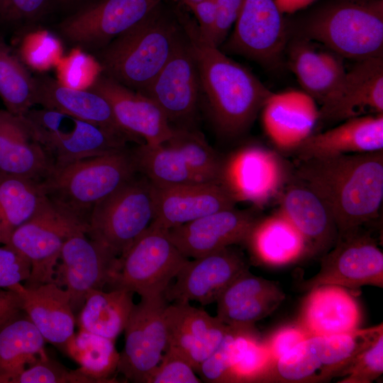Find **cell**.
<instances>
[{"instance_id": "cell-24", "label": "cell", "mask_w": 383, "mask_h": 383, "mask_svg": "<svg viewBox=\"0 0 383 383\" xmlns=\"http://www.w3.org/2000/svg\"><path fill=\"white\" fill-rule=\"evenodd\" d=\"M383 150V113L347 119L311 133L293 150L299 161L326 156Z\"/></svg>"}, {"instance_id": "cell-36", "label": "cell", "mask_w": 383, "mask_h": 383, "mask_svg": "<svg viewBox=\"0 0 383 383\" xmlns=\"http://www.w3.org/2000/svg\"><path fill=\"white\" fill-rule=\"evenodd\" d=\"M131 152L138 172L155 185L209 182L192 170L175 150L165 143H142Z\"/></svg>"}, {"instance_id": "cell-3", "label": "cell", "mask_w": 383, "mask_h": 383, "mask_svg": "<svg viewBox=\"0 0 383 383\" xmlns=\"http://www.w3.org/2000/svg\"><path fill=\"white\" fill-rule=\"evenodd\" d=\"M184 34L177 15L162 3L118 35L101 52L104 74L143 94L170 58Z\"/></svg>"}, {"instance_id": "cell-31", "label": "cell", "mask_w": 383, "mask_h": 383, "mask_svg": "<svg viewBox=\"0 0 383 383\" xmlns=\"http://www.w3.org/2000/svg\"><path fill=\"white\" fill-rule=\"evenodd\" d=\"M300 320L301 326L309 335H328L358 328L361 311L346 288L323 284L309 290Z\"/></svg>"}, {"instance_id": "cell-15", "label": "cell", "mask_w": 383, "mask_h": 383, "mask_svg": "<svg viewBox=\"0 0 383 383\" xmlns=\"http://www.w3.org/2000/svg\"><path fill=\"white\" fill-rule=\"evenodd\" d=\"M164 0H99L64 21L60 26L70 42L104 48L138 23Z\"/></svg>"}, {"instance_id": "cell-41", "label": "cell", "mask_w": 383, "mask_h": 383, "mask_svg": "<svg viewBox=\"0 0 383 383\" xmlns=\"http://www.w3.org/2000/svg\"><path fill=\"white\" fill-rule=\"evenodd\" d=\"M272 362L267 345L256 339L252 328H238L230 374L239 378L252 377L263 372Z\"/></svg>"}, {"instance_id": "cell-38", "label": "cell", "mask_w": 383, "mask_h": 383, "mask_svg": "<svg viewBox=\"0 0 383 383\" xmlns=\"http://www.w3.org/2000/svg\"><path fill=\"white\" fill-rule=\"evenodd\" d=\"M382 331L381 323L374 327L357 328L346 333L310 335L321 364L318 380L340 374L356 355Z\"/></svg>"}, {"instance_id": "cell-12", "label": "cell", "mask_w": 383, "mask_h": 383, "mask_svg": "<svg viewBox=\"0 0 383 383\" xmlns=\"http://www.w3.org/2000/svg\"><path fill=\"white\" fill-rule=\"evenodd\" d=\"M121 267V258L102 244L79 232L65 243L55 268V283L65 287L75 314L87 294L110 285Z\"/></svg>"}, {"instance_id": "cell-56", "label": "cell", "mask_w": 383, "mask_h": 383, "mask_svg": "<svg viewBox=\"0 0 383 383\" xmlns=\"http://www.w3.org/2000/svg\"><path fill=\"white\" fill-rule=\"evenodd\" d=\"M62 1H72V0H62Z\"/></svg>"}, {"instance_id": "cell-21", "label": "cell", "mask_w": 383, "mask_h": 383, "mask_svg": "<svg viewBox=\"0 0 383 383\" xmlns=\"http://www.w3.org/2000/svg\"><path fill=\"white\" fill-rule=\"evenodd\" d=\"M259 219L248 210H220L172 228L167 235L186 257L197 258L246 242Z\"/></svg>"}, {"instance_id": "cell-46", "label": "cell", "mask_w": 383, "mask_h": 383, "mask_svg": "<svg viewBox=\"0 0 383 383\" xmlns=\"http://www.w3.org/2000/svg\"><path fill=\"white\" fill-rule=\"evenodd\" d=\"M238 328L228 326L216 350L199 365L196 373L206 382H221L231 373L233 343Z\"/></svg>"}, {"instance_id": "cell-22", "label": "cell", "mask_w": 383, "mask_h": 383, "mask_svg": "<svg viewBox=\"0 0 383 383\" xmlns=\"http://www.w3.org/2000/svg\"><path fill=\"white\" fill-rule=\"evenodd\" d=\"M279 194V211L304 238L308 255H323L335 245L338 230L320 196L293 177Z\"/></svg>"}, {"instance_id": "cell-23", "label": "cell", "mask_w": 383, "mask_h": 383, "mask_svg": "<svg viewBox=\"0 0 383 383\" xmlns=\"http://www.w3.org/2000/svg\"><path fill=\"white\" fill-rule=\"evenodd\" d=\"M165 318L167 345L181 353L196 373L199 365L218 347L228 326L189 302L167 304Z\"/></svg>"}, {"instance_id": "cell-45", "label": "cell", "mask_w": 383, "mask_h": 383, "mask_svg": "<svg viewBox=\"0 0 383 383\" xmlns=\"http://www.w3.org/2000/svg\"><path fill=\"white\" fill-rule=\"evenodd\" d=\"M191 363L175 349L168 347L151 373L148 383H199Z\"/></svg>"}, {"instance_id": "cell-30", "label": "cell", "mask_w": 383, "mask_h": 383, "mask_svg": "<svg viewBox=\"0 0 383 383\" xmlns=\"http://www.w3.org/2000/svg\"><path fill=\"white\" fill-rule=\"evenodd\" d=\"M34 81L35 104L101 126L136 141L121 128L110 104L99 94L88 89L70 87L49 76L34 77Z\"/></svg>"}, {"instance_id": "cell-7", "label": "cell", "mask_w": 383, "mask_h": 383, "mask_svg": "<svg viewBox=\"0 0 383 383\" xmlns=\"http://www.w3.org/2000/svg\"><path fill=\"white\" fill-rule=\"evenodd\" d=\"M87 231V223L45 196L33 216L6 244L30 263V276L23 285L34 288L55 282V268L65 243L73 235Z\"/></svg>"}, {"instance_id": "cell-28", "label": "cell", "mask_w": 383, "mask_h": 383, "mask_svg": "<svg viewBox=\"0 0 383 383\" xmlns=\"http://www.w3.org/2000/svg\"><path fill=\"white\" fill-rule=\"evenodd\" d=\"M285 52L287 65L303 91L322 105L345 75L343 58L329 50L318 49L312 41L295 35L288 40Z\"/></svg>"}, {"instance_id": "cell-5", "label": "cell", "mask_w": 383, "mask_h": 383, "mask_svg": "<svg viewBox=\"0 0 383 383\" xmlns=\"http://www.w3.org/2000/svg\"><path fill=\"white\" fill-rule=\"evenodd\" d=\"M138 173L128 148L54 167L40 182L45 196L87 224L98 202Z\"/></svg>"}, {"instance_id": "cell-8", "label": "cell", "mask_w": 383, "mask_h": 383, "mask_svg": "<svg viewBox=\"0 0 383 383\" xmlns=\"http://www.w3.org/2000/svg\"><path fill=\"white\" fill-rule=\"evenodd\" d=\"M26 116L34 138L50 155L54 167L126 149V143L131 140L55 110L30 109Z\"/></svg>"}, {"instance_id": "cell-54", "label": "cell", "mask_w": 383, "mask_h": 383, "mask_svg": "<svg viewBox=\"0 0 383 383\" xmlns=\"http://www.w3.org/2000/svg\"><path fill=\"white\" fill-rule=\"evenodd\" d=\"M8 6V0H0V14L2 16H6Z\"/></svg>"}, {"instance_id": "cell-49", "label": "cell", "mask_w": 383, "mask_h": 383, "mask_svg": "<svg viewBox=\"0 0 383 383\" xmlns=\"http://www.w3.org/2000/svg\"><path fill=\"white\" fill-rule=\"evenodd\" d=\"M309 336V335L301 326H288L277 330L266 343L272 362Z\"/></svg>"}, {"instance_id": "cell-26", "label": "cell", "mask_w": 383, "mask_h": 383, "mask_svg": "<svg viewBox=\"0 0 383 383\" xmlns=\"http://www.w3.org/2000/svg\"><path fill=\"white\" fill-rule=\"evenodd\" d=\"M53 168L25 116L0 111V174L41 182Z\"/></svg>"}, {"instance_id": "cell-19", "label": "cell", "mask_w": 383, "mask_h": 383, "mask_svg": "<svg viewBox=\"0 0 383 383\" xmlns=\"http://www.w3.org/2000/svg\"><path fill=\"white\" fill-rule=\"evenodd\" d=\"M152 188L155 212L150 226L164 231L233 208L237 202L221 182L172 186L152 184Z\"/></svg>"}, {"instance_id": "cell-29", "label": "cell", "mask_w": 383, "mask_h": 383, "mask_svg": "<svg viewBox=\"0 0 383 383\" xmlns=\"http://www.w3.org/2000/svg\"><path fill=\"white\" fill-rule=\"evenodd\" d=\"M9 289L16 292L22 300V310L45 341L62 350L74 333L75 314L68 292L55 282L34 288L18 283Z\"/></svg>"}, {"instance_id": "cell-20", "label": "cell", "mask_w": 383, "mask_h": 383, "mask_svg": "<svg viewBox=\"0 0 383 383\" xmlns=\"http://www.w3.org/2000/svg\"><path fill=\"white\" fill-rule=\"evenodd\" d=\"M383 113V57L355 62L339 87L319 108L318 123H339Z\"/></svg>"}, {"instance_id": "cell-25", "label": "cell", "mask_w": 383, "mask_h": 383, "mask_svg": "<svg viewBox=\"0 0 383 383\" xmlns=\"http://www.w3.org/2000/svg\"><path fill=\"white\" fill-rule=\"evenodd\" d=\"M284 299V294L277 284L248 270L217 299L216 317L228 326L252 328L256 321L274 311Z\"/></svg>"}, {"instance_id": "cell-40", "label": "cell", "mask_w": 383, "mask_h": 383, "mask_svg": "<svg viewBox=\"0 0 383 383\" xmlns=\"http://www.w3.org/2000/svg\"><path fill=\"white\" fill-rule=\"evenodd\" d=\"M163 143L175 150L206 180L221 182L223 160L201 135L189 128H174L172 137Z\"/></svg>"}, {"instance_id": "cell-10", "label": "cell", "mask_w": 383, "mask_h": 383, "mask_svg": "<svg viewBox=\"0 0 383 383\" xmlns=\"http://www.w3.org/2000/svg\"><path fill=\"white\" fill-rule=\"evenodd\" d=\"M323 284L357 289L383 287V253L362 227L339 233L335 245L321 256L318 272L302 282L303 290Z\"/></svg>"}, {"instance_id": "cell-33", "label": "cell", "mask_w": 383, "mask_h": 383, "mask_svg": "<svg viewBox=\"0 0 383 383\" xmlns=\"http://www.w3.org/2000/svg\"><path fill=\"white\" fill-rule=\"evenodd\" d=\"M21 313L0 327V383H10L38 359L47 355L45 340L29 318Z\"/></svg>"}, {"instance_id": "cell-53", "label": "cell", "mask_w": 383, "mask_h": 383, "mask_svg": "<svg viewBox=\"0 0 383 383\" xmlns=\"http://www.w3.org/2000/svg\"><path fill=\"white\" fill-rule=\"evenodd\" d=\"M282 13H292L310 5L315 0H274Z\"/></svg>"}, {"instance_id": "cell-34", "label": "cell", "mask_w": 383, "mask_h": 383, "mask_svg": "<svg viewBox=\"0 0 383 383\" xmlns=\"http://www.w3.org/2000/svg\"><path fill=\"white\" fill-rule=\"evenodd\" d=\"M133 294L125 289L89 292L79 312V328L115 340L129 319L135 304Z\"/></svg>"}, {"instance_id": "cell-43", "label": "cell", "mask_w": 383, "mask_h": 383, "mask_svg": "<svg viewBox=\"0 0 383 383\" xmlns=\"http://www.w3.org/2000/svg\"><path fill=\"white\" fill-rule=\"evenodd\" d=\"M79 369L70 370L50 359L48 355L40 357L10 383H95Z\"/></svg>"}, {"instance_id": "cell-18", "label": "cell", "mask_w": 383, "mask_h": 383, "mask_svg": "<svg viewBox=\"0 0 383 383\" xmlns=\"http://www.w3.org/2000/svg\"><path fill=\"white\" fill-rule=\"evenodd\" d=\"M104 96L110 104L115 118L137 142L150 145L162 144L174 132L167 116L150 97L131 89L102 74L87 87Z\"/></svg>"}, {"instance_id": "cell-17", "label": "cell", "mask_w": 383, "mask_h": 383, "mask_svg": "<svg viewBox=\"0 0 383 383\" xmlns=\"http://www.w3.org/2000/svg\"><path fill=\"white\" fill-rule=\"evenodd\" d=\"M249 270L243 255L229 247L188 260L170 284L164 296L167 301H194L205 306L216 302L223 290Z\"/></svg>"}, {"instance_id": "cell-42", "label": "cell", "mask_w": 383, "mask_h": 383, "mask_svg": "<svg viewBox=\"0 0 383 383\" xmlns=\"http://www.w3.org/2000/svg\"><path fill=\"white\" fill-rule=\"evenodd\" d=\"M272 364L277 378L287 382L317 379L321 369L310 335Z\"/></svg>"}, {"instance_id": "cell-13", "label": "cell", "mask_w": 383, "mask_h": 383, "mask_svg": "<svg viewBox=\"0 0 383 383\" xmlns=\"http://www.w3.org/2000/svg\"><path fill=\"white\" fill-rule=\"evenodd\" d=\"M164 296L141 298L134 304L125 327V345L117 370L127 379L148 383L167 345Z\"/></svg>"}, {"instance_id": "cell-11", "label": "cell", "mask_w": 383, "mask_h": 383, "mask_svg": "<svg viewBox=\"0 0 383 383\" xmlns=\"http://www.w3.org/2000/svg\"><path fill=\"white\" fill-rule=\"evenodd\" d=\"M282 15L274 0H245L223 50L271 70L279 68L289 40Z\"/></svg>"}, {"instance_id": "cell-39", "label": "cell", "mask_w": 383, "mask_h": 383, "mask_svg": "<svg viewBox=\"0 0 383 383\" xmlns=\"http://www.w3.org/2000/svg\"><path fill=\"white\" fill-rule=\"evenodd\" d=\"M0 96L7 111L24 116L35 105V81L0 38Z\"/></svg>"}, {"instance_id": "cell-1", "label": "cell", "mask_w": 383, "mask_h": 383, "mask_svg": "<svg viewBox=\"0 0 383 383\" xmlns=\"http://www.w3.org/2000/svg\"><path fill=\"white\" fill-rule=\"evenodd\" d=\"M294 176L331 212L338 234L375 219L383 200V150L299 161Z\"/></svg>"}, {"instance_id": "cell-9", "label": "cell", "mask_w": 383, "mask_h": 383, "mask_svg": "<svg viewBox=\"0 0 383 383\" xmlns=\"http://www.w3.org/2000/svg\"><path fill=\"white\" fill-rule=\"evenodd\" d=\"M111 289H125L140 298L164 296L189 258L169 238L167 231L150 226L121 256Z\"/></svg>"}, {"instance_id": "cell-16", "label": "cell", "mask_w": 383, "mask_h": 383, "mask_svg": "<svg viewBox=\"0 0 383 383\" xmlns=\"http://www.w3.org/2000/svg\"><path fill=\"white\" fill-rule=\"evenodd\" d=\"M143 94L161 108L170 123H178L181 124L178 128H188L201 93L196 64L185 32L169 60Z\"/></svg>"}, {"instance_id": "cell-44", "label": "cell", "mask_w": 383, "mask_h": 383, "mask_svg": "<svg viewBox=\"0 0 383 383\" xmlns=\"http://www.w3.org/2000/svg\"><path fill=\"white\" fill-rule=\"evenodd\" d=\"M383 372V331L341 372L345 383H369Z\"/></svg>"}, {"instance_id": "cell-50", "label": "cell", "mask_w": 383, "mask_h": 383, "mask_svg": "<svg viewBox=\"0 0 383 383\" xmlns=\"http://www.w3.org/2000/svg\"><path fill=\"white\" fill-rule=\"evenodd\" d=\"M193 13L200 38L211 45L216 18L215 0H202L188 8Z\"/></svg>"}, {"instance_id": "cell-32", "label": "cell", "mask_w": 383, "mask_h": 383, "mask_svg": "<svg viewBox=\"0 0 383 383\" xmlns=\"http://www.w3.org/2000/svg\"><path fill=\"white\" fill-rule=\"evenodd\" d=\"M246 242L254 255L270 265H284L308 255L304 238L279 211L258 220Z\"/></svg>"}, {"instance_id": "cell-2", "label": "cell", "mask_w": 383, "mask_h": 383, "mask_svg": "<svg viewBox=\"0 0 383 383\" xmlns=\"http://www.w3.org/2000/svg\"><path fill=\"white\" fill-rule=\"evenodd\" d=\"M196 64L201 93L218 131L237 137L253 123L271 92L250 70L202 40L196 22L177 11Z\"/></svg>"}, {"instance_id": "cell-55", "label": "cell", "mask_w": 383, "mask_h": 383, "mask_svg": "<svg viewBox=\"0 0 383 383\" xmlns=\"http://www.w3.org/2000/svg\"><path fill=\"white\" fill-rule=\"evenodd\" d=\"M181 5L187 7V9L192 5L201 1L202 0H178Z\"/></svg>"}, {"instance_id": "cell-6", "label": "cell", "mask_w": 383, "mask_h": 383, "mask_svg": "<svg viewBox=\"0 0 383 383\" xmlns=\"http://www.w3.org/2000/svg\"><path fill=\"white\" fill-rule=\"evenodd\" d=\"M152 184L137 173L93 209L87 235L121 257L154 218Z\"/></svg>"}, {"instance_id": "cell-14", "label": "cell", "mask_w": 383, "mask_h": 383, "mask_svg": "<svg viewBox=\"0 0 383 383\" xmlns=\"http://www.w3.org/2000/svg\"><path fill=\"white\" fill-rule=\"evenodd\" d=\"M282 158L260 146H249L223 161L221 182L236 201L266 204L279 195L288 180Z\"/></svg>"}, {"instance_id": "cell-52", "label": "cell", "mask_w": 383, "mask_h": 383, "mask_svg": "<svg viewBox=\"0 0 383 383\" xmlns=\"http://www.w3.org/2000/svg\"><path fill=\"white\" fill-rule=\"evenodd\" d=\"M21 312L20 295L12 289L0 290V327Z\"/></svg>"}, {"instance_id": "cell-35", "label": "cell", "mask_w": 383, "mask_h": 383, "mask_svg": "<svg viewBox=\"0 0 383 383\" xmlns=\"http://www.w3.org/2000/svg\"><path fill=\"white\" fill-rule=\"evenodd\" d=\"M40 182L0 174V243L35 213L45 197Z\"/></svg>"}, {"instance_id": "cell-4", "label": "cell", "mask_w": 383, "mask_h": 383, "mask_svg": "<svg viewBox=\"0 0 383 383\" xmlns=\"http://www.w3.org/2000/svg\"><path fill=\"white\" fill-rule=\"evenodd\" d=\"M295 36L355 62L383 57V1L335 0L310 16Z\"/></svg>"}, {"instance_id": "cell-47", "label": "cell", "mask_w": 383, "mask_h": 383, "mask_svg": "<svg viewBox=\"0 0 383 383\" xmlns=\"http://www.w3.org/2000/svg\"><path fill=\"white\" fill-rule=\"evenodd\" d=\"M30 273V263L26 257L8 245L0 247V289L26 282Z\"/></svg>"}, {"instance_id": "cell-27", "label": "cell", "mask_w": 383, "mask_h": 383, "mask_svg": "<svg viewBox=\"0 0 383 383\" xmlns=\"http://www.w3.org/2000/svg\"><path fill=\"white\" fill-rule=\"evenodd\" d=\"M262 109L267 135L286 151L291 152L313 133L318 119L316 101L304 91L272 92Z\"/></svg>"}, {"instance_id": "cell-48", "label": "cell", "mask_w": 383, "mask_h": 383, "mask_svg": "<svg viewBox=\"0 0 383 383\" xmlns=\"http://www.w3.org/2000/svg\"><path fill=\"white\" fill-rule=\"evenodd\" d=\"M216 18L214 33L210 45L220 48L235 24L245 0H215Z\"/></svg>"}, {"instance_id": "cell-51", "label": "cell", "mask_w": 383, "mask_h": 383, "mask_svg": "<svg viewBox=\"0 0 383 383\" xmlns=\"http://www.w3.org/2000/svg\"><path fill=\"white\" fill-rule=\"evenodd\" d=\"M48 0H8L5 17L8 18H31L38 14Z\"/></svg>"}, {"instance_id": "cell-37", "label": "cell", "mask_w": 383, "mask_h": 383, "mask_svg": "<svg viewBox=\"0 0 383 383\" xmlns=\"http://www.w3.org/2000/svg\"><path fill=\"white\" fill-rule=\"evenodd\" d=\"M62 350L76 362L79 370L96 382H107L117 370L120 353L115 340L79 328L64 345Z\"/></svg>"}]
</instances>
